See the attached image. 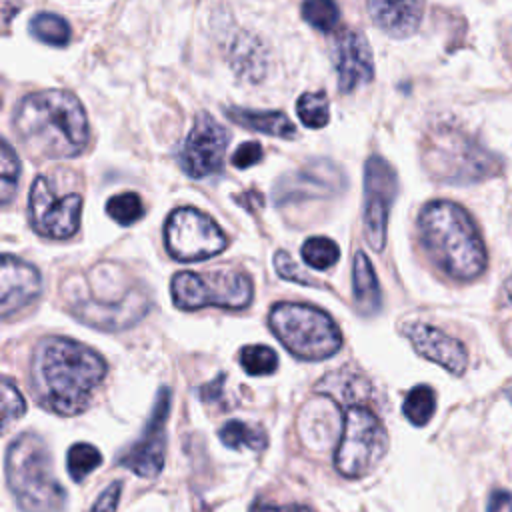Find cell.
Masks as SVG:
<instances>
[{
  "label": "cell",
  "instance_id": "cell-28",
  "mask_svg": "<svg viewBox=\"0 0 512 512\" xmlns=\"http://www.w3.org/2000/svg\"><path fill=\"white\" fill-rule=\"evenodd\" d=\"M100 464H102V454L96 446H92L88 442H78V444L70 446L68 456H66V466H68V474L74 482L84 480Z\"/></svg>",
  "mask_w": 512,
  "mask_h": 512
},
{
  "label": "cell",
  "instance_id": "cell-40",
  "mask_svg": "<svg viewBox=\"0 0 512 512\" xmlns=\"http://www.w3.org/2000/svg\"><path fill=\"white\" fill-rule=\"evenodd\" d=\"M508 398H510V400H512V386H510V388H508Z\"/></svg>",
  "mask_w": 512,
  "mask_h": 512
},
{
  "label": "cell",
  "instance_id": "cell-37",
  "mask_svg": "<svg viewBox=\"0 0 512 512\" xmlns=\"http://www.w3.org/2000/svg\"><path fill=\"white\" fill-rule=\"evenodd\" d=\"M488 512H512V492L494 490L488 498Z\"/></svg>",
  "mask_w": 512,
  "mask_h": 512
},
{
  "label": "cell",
  "instance_id": "cell-15",
  "mask_svg": "<svg viewBox=\"0 0 512 512\" xmlns=\"http://www.w3.org/2000/svg\"><path fill=\"white\" fill-rule=\"evenodd\" d=\"M342 186V172L330 162H310L284 178L274 188L276 204H292L310 198L330 196Z\"/></svg>",
  "mask_w": 512,
  "mask_h": 512
},
{
  "label": "cell",
  "instance_id": "cell-22",
  "mask_svg": "<svg viewBox=\"0 0 512 512\" xmlns=\"http://www.w3.org/2000/svg\"><path fill=\"white\" fill-rule=\"evenodd\" d=\"M318 390H322L324 394L334 396L338 402L352 406V404H360L362 398L368 394L370 386L366 380H362L360 376H356L350 370H340V372H332L328 374L320 384Z\"/></svg>",
  "mask_w": 512,
  "mask_h": 512
},
{
  "label": "cell",
  "instance_id": "cell-20",
  "mask_svg": "<svg viewBox=\"0 0 512 512\" xmlns=\"http://www.w3.org/2000/svg\"><path fill=\"white\" fill-rule=\"evenodd\" d=\"M226 116L248 130L262 132L276 138H294L296 128L292 120L280 112V110H254V108H240V106H228Z\"/></svg>",
  "mask_w": 512,
  "mask_h": 512
},
{
  "label": "cell",
  "instance_id": "cell-9",
  "mask_svg": "<svg viewBox=\"0 0 512 512\" xmlns=\"http://www.w3.org/2000/svg\"><path fill=\"white\" fill-rule=\"evenodd\" d=\"M172 300L182 310L204 306L244 308L252 302L254 286L248 274L236 270L178 272L170 284Z\"/></svg>",
  "mask_w": 512,
  "mask_h": 512
},
{
  "label": "cell",
  "instance_id": "cell-16",
  "mask_svg": "<svg viewBox=\"0 0 512 512\" xmlns=\"http://www.w3.org/2000/svg\"><path fill=\"white\" fill-rule=\"evenodd\" d=\"M332 62L342 92H352L374 76V60L366 38L356 30H344L332 44Z\"/></svg>",
  "mask_w": 512,
  "mask_h": 512
},
{
  "label": "cell",
  "instance_id": "cell-21",
  "mask_svg": "<svg viewBox=\"0 0 512 512\" xmlns=\"http://www.w3.org/2000/svg\"><path fill=\"white\" fill-rule=\"evenodd\" d=\"M352 284H354V304L360 314L372 316L380 310L382 294L378 286V278L368 256L358 250L352 262Z\"/></svg>",
  "mask_w": 512,
  "mask_h": 512
},
{
  "label": "cell",
  "instance_id": "cell-4",
  "mask_svg": "<svg viewBox=\"0 0 512 512\" xmlns=\"http://www.w3.org/2000/svg\"><path fill=\"white\" fill-rule=\"evenodd\" d=\"M418 232L430 260L454 280H474L488 264L484 240L470 214L456 202H428L418 216Z\"/></svg>",
  "mask_w": 512,
  "mask_h": 512
},
{
  "label": "cell",
  "instance_id": "cell-11",
  "mask_svg": "<svg viewBox=\"0 0 512 512\" xmlns=\"http://www.w3.org/2000/svg\"><path fill=\"white\" fill-rule=\"evenodd\" d=\"M164 244L172 258L198 262L226 248V236L218 224L196 208H176L164 226Z\"/></svg>",
  "mask_w": 512,
  "mask_h": 512
},
{
  "label": "cell",
  "instance_id": "cell-27",
  "mask_svg": "<svg viewBox=\"0 0 512 512\" xmlns=\"http://www.w3.org/2000/svg\"><path fill=\"white\" fill-rule=\"evenodd\" d=\"M296 112H298V118L302 120V124L308 128L316 130V128L326 126L330 120L326 94L322 90L304 92L296 102Z\"/></svg>",
  "mask_w": 512,
  "mask_h": 512
},
{
  "label": "cell",
  "instance_id": "cell-14",
  "mask_svg": "<svg viewBox=\"0 0 512 512\" xmlns=\"http://www.w3.org/2000/svg\"><path fill=\"white\" fill-rule=\"evenodd\" d=\"M170 412V390L160 388L152 414L142 430V436L120 454L118 464L142 478H156L164 466L166 450V422Z\"/></svg>",
  "mask_w": 512,
  "mask_h": 512
},
{
  "label": "cell",
  "instance_id": "cell-26",
  "mask_svg": "<svg viewBox=\"0 0 512 512\" xmlns=\"http://www.w3.org/2000/svg\"><path fill=\"white\" fill-rule=\"evenodd\" d=\"M302 260L314 270H328L340 258V248L326 236H310L300 248Z\"/></svg>",
  "mask_w": 512,
  "mask_h": 512
},
{
  "label": "cell",
  "instance_id": "cell-18",
  "mask_svg": "<svg viewBox=\"0 0 512 512\" xmlns=\"http://www.w3.org/2000/svg\"><path fill=\"white\" fill-rule=\"evenodd\" d=\"M42 290V278L40 272L12 256L4 254L2 256V266H0V314L2 318H8L10 314L18 312L20 308L32 304Z\"/></svg>",
  "mask_w": 512,
  "mask_h": 512
},
{
  "label": "cell",
  "instance_id": "cell-8",
  "mask_svg": "<svg viewBox=\"0 0 512 512\" xmlns=\"http://www.w3.org/2000/svg\"><path fill=\"white\" fill-rule=\"evenodd\" d=\"M388 448V436L380 418L362 404L344 408L342 434L334 452V466L344 478L370 474Z\"/></svg>",
  "mask_w": 512,
  "mask_h": 512
},
{
  "label": "cell",
  "instance_id": "cell-35",
  "mask_svg": "<svg viewBox=\"0 0 512 512\" xmlns=\"http://www.w3.org/2000/svg\"><path fill=\"white\" fill-rule=\"evenodd\" d=\"M264 156V148L260 146V142H254V140H248L244 144H240L234 154H232V164L236 168H250L254 164H258Z\"/></svg>",
  "mask_w": 512,
  "mask_h": 512
},
{
  "label": "cell",
  "instance_id": "cell-32",
  "mask_svg": "<svg viewBox=\"0 0 512 512\" xmlns=\"http://www.w3.org/2000/svg\"><path fill=\"white\" fill-rule=\"evenodd\" d=\"M300 10L304 20L320 32H332L340 18L338 6L330 0H310V2H304Z\"/></svg>",
  "mask_w": 512,
  "mask_h": 512
},
{
  "label": "cell",
  "instance_id": "cell-17",
  "mask_svg": "<svg viewBox=\"0 0 512 512\" xmlns=\"http://www.w3.org/2000/svg\"><path fill=\"white\" fill-rule=\"evenodd\" d=\"M402 332L414 346V350L430 362H436L450 374L460 376L468 366V352L464 344L436 326L424 322H410L402 326Z\"/></svg>",
  "mask_w": 512,
  "mask_h": 512
},
{
  "label": "cell",
  "instance_id": "cell-13",
  "mask_svg": "<svg viewBox=\"0 0 512 512\" xmlns=\"http://www.w3.org/2000/svg\"><path fill=\"white\" fill-rule=\"evenodd\" d=\"M398 178L382 156H370L364 164V228L368 244L380 252L386 244L390 206L396 198Z\"/></svg>",
  "mask_w": 512,
  "mask_h": 512
},
{
  "label": "cell",
  "instance_id": "cell-30",
  "mask_svg": "<svg viewBox=\"0 0 512 512\" xmlns=\"http://www.w3.org/2000/svg\"><path fill=\"white\" fill-rule=\"evenodd\" d=\"M240 364L252 376H266L276 370L278 356L264 344H248L240 350Z\"/></svg>",
  "mask_w": 512,
  "mask_h": 512
},
{
  "label": "cell",
  "instance_id": "cell-29",
  "mask_svg": "<svg viewBox=\"0 0 512 512\" xmlns=\"http://www.w3.org/2000/svg\"><path fill=\"white\" fill-rule=\"evenodd\" d=\"M18 176H20V160L16 152L12 150L8 140H2L0 144V200L2 204H10V200L16 194L18 188Z\"/></svg>",
  "mask_w": 512,
  "mask_h": 512
},
{
  "label": "cell",
  "instance_id": "cell-39",
  "mask_svg": "<svg viewBox=\"0 0 512 512\" xmlns=\"http://www.w3.org/2000/svg\"><path fill=\"white\" fill-rule=\"evenodd\" d=\"M504 292H506V296H508V300H510V304H512V276L506 280V284H504Z\"/></svg>",
  "mask_w": 512,
  "mask_h": 512
},
{
  "label": "cell",
  "instance_id": "cell-23",
  "mask_svg": "<svg viewBox=\"0 0 512 512\" xmlns=\"http://www.w3.org/2000/svg\"><path fill=\"white\" fill-rule=\"evenodd\" d=\"M220 440L224 446L232 450L248 448V450H264L268 444V436L260 426H252L242 420H228L220 428Z\"/></svg>",
  "mask_w": 512,
  "mask_h": 512
},
{
  "label": "cell",
  "instance_id": "cell-2",
  "mask_svg": "<svg viewBox=\"0 0 512 512\" xmlns=\"http://www.w3.org/2000/svg\"><path fill=\"white\" fill-rule=\"evenodd\" d=\"M62 296L78 320L108 332L136 324L150 310L144 286L116 262H100L68 278Z\"/></svg>",
  "mask_w": 512,
  "mask_h": 512
},
{
  "label": "cell",
  "instance_id": "cell-19",
  "mask_svg": "<svg viewBox=\"0 0 512 512\" xmlns=\"http://www.w3.org/2000/svg\"><path fill=\"white\" fill-rule=\"evenodd\" d=\"M368 14L372 22L390 36L404 38L416 32L424 6L420 2H368Z\"/></svg>",
  "mask_w": 512,
  "mask_h": 512
},
{
  "label": "cell",
  "instance_id": "cell-31",
  "mask_svg": "<svg viewBox=\"0 0 512 512\" xmlns=\"http://www.w3.org/2000/svg\"><path fill=\"white\" fill-rule=\"evenodd\" d=\"M106 212L120 226H128V224H134L136 220L142 218L144 206H142V200H140L138 194L122 192V194H116V196L108 198Z\"/></svg>",
  "mask_w": 512,
  "mask_h": 512
},
{
  "label": "cell",
  "instance_id": "cell-3",
  "mask_svg": "<svg viewBox=\"0 0 512 512\" xmlns=\"http://www.w3.org/2000/svg\"><path fill=\"white\" fill-rule=\"evenodd\" d=\"M14 130L38 158H70L88 144V120L80 100L68 90H40L14 108Z\"/></svg>",
  "mask_w": 512,
  "mask_h": 512
},
{
  "label": "cell",
  "instance_id": "cell-1",
  "mask_svg": "<svg viewBox=\"0 0 512 512\" xmlns=\"http://www.w3.org/2000/svg\"><path fill=\"white\" fill-rule=\"evenodd\" d=\"M106 370L104 358L90 346L64 336H48L32 352V390L48 410L76 416L88 408Z\"/></svg>",
  "mask_w": 512,
  "mask_h": 512
},
{
  "label": "cell",
  "instance_id": "cell-12",
  "mask_svg": "<svg viewBox=\"0 0 512 512\" xmlns=\"http://www.w3.org/2000/svg\"><path fill=\"white\" fill-rule=\"evenodd\" d=\"M230 134L206 112H200L178 152L180 168L196 180L220 174Z\"/></svg>",
  "mask_w": 512,
  "mask_h": 512
},
{
  "label": "cell",
  "instance_id": "cell-6",
  "mask_svg": "<svg viewBox=\"0 0 512 512\" xmlns=\"http://www.w3.org/2000/svg\"><path fill=\"white\" fill-rule=\"evenodd\" d=\"M422 158L426 170L448 184H472L502 170L496 154L454 126H436L428 132Z\"/></svg>",
  "mask_w": 512,
  "mask_h": 512
},
{
  "label": "cell",
  "instance_id": "cell-25",
  "mask_svg": "<svg viewBox=\"0 0 512 512\" xmlns=\"http://www.w3.org/2000/svg\"><path fill=\"white\" fill-rule=\"evenodd\" d=\"M32 34L50 46H64L70 40V26L68 22L52 12H40L30 22Z\"/></svg>",
  "mask_w": 512,
  "mask_h": 512
},
{
  "label": "cell",
  "instance_id": "cell-7",
  "mask_svg": "<svg viewBox=\"0 0 512 512\" xmlns=\"http://www.w3.org/2000/svg\"><path fill=\"white\" fill-rule=\"evenodd\" d=\"M268 326L294 356L302 360H326L342 346L336 322L310 304L280 302L268 314Z\"/></svg>",
  "mask_w": 512,
  "mask_h": 512
},
{
  "label": "cell",
  "instance_id": "cell-5",
  "mask_svg": "<svg viewBox=\"0 0 512 512\" xmlns=\"http://www.w3.org/2000/svg\"><path fill=\"white\" fill-rule=\"evenodd\" d=\"M8 488L22 512H60L66 492L54 476L52 456L46 442L24 432L12 440L4 460Z\"/></svg>",
  "mask_w": 512,
  "mask_h": 512
},
{
  "label": "cell",
  "instance_id": "cell-33",
  "mask_svg": "<svg viewBox=\"0 0 512 512\" xmlns=\"http://www.w3.org/2000/svg\"><path fill=\"white\" fill-rule=\"evenodd\" d=\"M26 412V402L20 390L8 380H2V428L6 430L12 420L20 418Z\"/></svg>",
  "mask_w": 512,
  "mask_h": 512
},
{
  "label": "cell",
  "instance_id": "cell-10",
  "mask_svg": "<svg viewBox=\"0 0 512 512\" xmlns=\"http://www.w3.org/2000/svg\"><path fill=\"white\" fill-rule=\"evenodd\" d=\"M82 214V196L62 192L48 174H40L28 194V216L34 230L46 238L64 240L76 234Z\"/></svg>",
  "mask_w": 512,
  "mask_h": 512
},
{
  "label": "cell",
  "instance_id": "cell-36",
  "mask_svg": "<svg viewBox=\"0 0 512 512\" xmlns=\"http://www.w3.org/2000/svg\"><path fill=\"white\" fill-rule=\"evenodd\" d=\"M120 488H122V482H112L96 498V502H94L90 512H116V506H118V500H120Z\"/></svg>",
  "mask_w": 512,
  "mask_h": 512
},
{
  "label": "cell",
  "instance_id": "cell-38",
  "mask_svg": "<svg viewBox=\"0 0 512 512\" xmlns=\"http://www.w3.org/2000/svg\"><path fill=\"white\" fill-rule=\"evenodd\" d=\"M250 512H310L304 506H276V504H256Z\"/></svg>",
  "mask_w": 512,
  "mask_h": 512
},
{
  "label": "cell",
  "instance_id": "cell-34",
  "mask_svg": "<svg viewBox=\"0 0 512 512\" xmlns=\"http://www.w3.org/2000/svg\"><path fill=\"white\" fill-rule=\"evenodd\" d=\"M274 268H276L278 276H282V278H286V280H290V282L308 284V286H320V282L314 280L312 276L304 274V272L300 270V266L292 260V256H290L288 252H284V250H278V252L274 254Z\"/></svg>",
  "mask_w": 512,
  "mask_h": 512
},
{
  "label": "cell",
  "instance_id": "cell-24",
  "mask_svg": "<svg viewBox=\"0 0 512 512\" xmlns=\"http://www.w3.org/2000/svg\"><path fill=\"white\" fill-rule=\"evenodd\" d=\"M436 410V394L430 386L426 384H418L414 386L404 404H402V412L404 416L414 424V426H424L430 422L432 414Z\"/></svg>",
  "mask_w": 512,
  "mask_h": 512
}]
</instances>
